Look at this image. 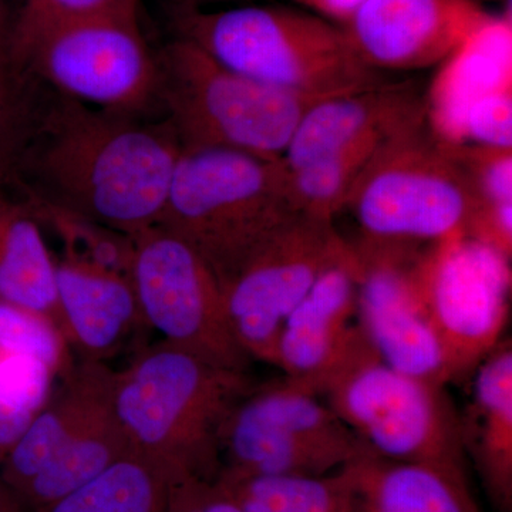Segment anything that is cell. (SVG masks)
<instances>
[{"mask_svg":"<svg viewBox=\"0 0 512 512\" xmlns=\"http://www.w3.org/2000/svg\"><path fill=\"white\" fill-rule=\"evenodd\" d=\"M0 350L40 360L63 375L74 359L72 349L52 319L12 303L0 301Z\"/></svg>","mask_w":512,"mask_h":512,"instance_id":"28","label":"cell"},{"mask_svg":"<svg viewBox=\"0 0 512 512\" xmlns=\"http://www.w3.org/2000/svg\"><path fill=\"white\" fill-rule=\"evenodd\" d=\"M299 8L311 10L316 15L343 25L366 0H291Z\"/></svg>","mask_w":512,"mask_h":512,"instance_id":"34","label":"cell"},{"mask_svg":"<svg viewBox=\"0 0 512 512\" xmlns=\"http://www.w3.org/2000/svg\"><path fill=\"white\" fill-rule=\"evenodd\" d=\"M165 512H244L218 480L170 484Z\"/></svg>","mask_w":512,"mask_h":512,"instance_id":"33","label":"cell"},{"mask_svg":"<svg viewBox=\"0 0 512 512\" xmlns=\"http://www.w3.org/2000/svg\"><path fill=\"white\" fill-rule=\"evenodd\" d=\"M367 451L318 393L284 376L259 383L229 414L220 476H326Z\"/></svg>","mask_w":512,"mask_h":512,"instance_id":"10","label":"cell"},{"mask_svg":"<svg viewBox=\"0 0 512 512\" xmlns=\"http://www.w3.org/2000/svg\"><path fill=\"white\" fill-rule=\"evenodd\" d=\"M466 140L480 146L512 148L511 87L485 94L467 110L461 124L460 144Z\"/></svg>","mask_w":512,"mask_h":512,"instance_id":"32","label":"cell"},{"mask_svg":"<svg viewBox=\"0 0 512 512\" xmlns=\"http://www.w3.org/2000/svg\"><path fill=\"white\" fill-rule=\"evenodd\" d=\"M218 483L244 512H359L350 464L319 477H229Z\"/></svg>","mask_w":512,"mask_h":512,"instance_id":"23","label":"cell"},{"mask_svg":"<svg viewBox=\"0 0 512 512\" xmlns=\"http://www.w3.org/2000/svg\"><path fill=\"white\" fill-rule=\"evenodd\" d=\"M178 37L242 76L285 92L335 97L383 83L336 23L282 5L174 10Z\"/></svg>","mask_w":512,"mask_h":512,"instance_id":"3","label":"cell"},{"mask_svg":"<svg viewBox=\"0 0 512 512\" xmlns=\"http://www.w3.org/2000/svg\"><path fill=\"white\" fill-rule=\"evenodd\" d=\"M181 144L167 121L96 109L33 80L9 188L128 237L157 227Z\"/></svg>","mask_w":512,"mask_h":512,"instance_id":"1","label":"cell"},{"mask_svg":"<svg viewBox=\"0 0 512 512\" xmlns=\"http://www.w3.org/2000/svg\"><path fill=\"white\" fill-rule=\"evenodd\" d=\"M444 146L466 175L477 205L512 204V148L447 143Z\"/></svg>","mask_w":512,"mask_h":512,"instance_id":"30","label":"cell"},{"mask_svg":"<svg viewBox=\"0 0 512 512\" xmlns=\"http://www.w3.org/2000/svg\"><path fill=\"white\" fill-rule=\"evenodd\" d=\"M282 158L183 148L157 227L190 245L228 284L249 256L295 217Z\"/></svg>","mask_w":512,"mask_h":512,"instance_id":"4","label":"cell"},{"mask_svg":"<svg viewBox=\"0 0 512 512\" xmlns=\"http://www.w3.org/2000/svg\"><path fill=\"white\" fill-rule=\"evenodd\" d=\"M138 0H25L10 42L26 39L39 30L97 16L138 18Z\"/></svg>","mask_w":512,"mask_h":512,"instance_id":"31","label":"cell"},{"mask_svg":"<svg viewBox=\"0 0 512 512\" xmlns=\"http://www.w3.org/2000/svg\"><path fill=\"white\" fill-rule=\"evenodd\" d=\"M359 281V255L350 244L286 319L275 362L285 377L315 392L316 384L338 362L355 332L352 320L357 313Z\"/></svg>","mask_w":512,"mask_h":512,"instance_id":"16","label":"cell"},{"mask_svg":"<svg viewBox=\"0 0 512 512\" xmlns=\"http://www.w3.org/2000/svg\"><path fill=\"white\" fill-rule=\"evenodd\" d=\"M426 111V99L413 82H383L329 97L306 111L282 160L289 171L298 170L357 141L394 130Z\"/></svg>","mask_w":512,"mask_h":512,"instance_id":"18","label":"cell"},{"mask_svg":"<svg viewBox=\"0 0 512 512\" xmlns=\"http://www.w3.org/2000/svg\"><path fill=\"white\" fill-rule=\"evenodd\" d=\"M315 392L375 456L466 473L461 416L446 386L387 365L359 325Z\"/></svg>","mask_w":512,"mask_h":512,"instance_id":"5","label":"cell"},{"mask_svg":"<svg viewBox=\"0 0 512 512\" xmlns=\"http://www.w3.org/2000/svg\"><path fill=\"white\" fill-rule=\"evenodd\" d=\"M511 16H497L444 62L426 99L427 120L434 136L460 144L467 110L495 90L511 87Z\"/></svg>","mask_w":512,"mask_h":512,"instance_id":"20","label":"cell"},{"mask_svg":"<svg viewBox=\"0 0 512 512\" xmlns=\"http://www.w3.org/2000/svg\"><path fill=\"white\" fill-rule=\"evenodd\" d=\"M168 488L165 474L128 456L55 503L29 512H165Z\"/></svg>","mask_w":512,"mask_h":512,"instance_id":"24","label":"cell"},{"mask_svg":"<svg viewBox=\"0 0 512 512\" xmlns=\"http://www.w3.org/2000/svg\"><path fill=\"white\" fill-rule=\"evenodd\" d=\"M473 403L460 417L466 456L498 512H512V345L501 339L474 372Z\"/></svg>","mask_w":512,"mask_h":512,"instance_id":"19","label":"cell"},{"mask_svg":"<svg viewBox=\"0 0 512 512\" xmlns=\"http://www.w3.org/2000/svg\"><path fill=\"white\" fill-rule=\"evenodd\" d=\"M114 382L106 363L83 359L56 377L45 406L0 463L22 512L55 503L134 456L114 407Z\"/></svg>","mask_w":512,"mask_h":512,"instance_id":"6","label":"cell"},{"mask_svg":"<svg viewBox=\"0 0 512 512\" xmlns=\"http://www.w3.org/2000/svg\"><path fill=\"white\" fill-rule=\"evenodd\" d=\"M258 384L249 372L210 365L163 342L116 372L114 407L134 456L170 484L214 481L225 421Z\"/></svg>","mask_w":512,"mask_h":512,"instance_id":"2","label":"cell"},{"mask_svg":"<svg viewBox=\"0 0 512 512\" xmlns=\"http://www.w3.org/2000/svg\"><path fill=\"white\" fill-rule=\"evenodd\" d=\"M481 0H366L340 28L372 69L443 64L490 25Z\"/></svg>","mask_w":512,"mask_h":512,"instance_id":"15","label":"cell"},{"mask_svg":"<svg viewBox=\"0 0 512 512\" xmlns=\"http://www.w3.org/2000/svg\"><path fill=\"white\" fill-rule=\"evenodd\" d=\"M359 512H481L467 473L367 451L350 463Z\"/></svg>","mask_w":512,"mask_h":512,"instance_id":"21","label":"cell"},{"mask_svg":"<svg viewBox=\"0 0 512 512\" xmlns=\"http://www.w3.org/2000/svg\"><path fill=\"white\" fill-rule=\"evenodd\" d=\"M55 380L40 360L0 350V463L45 406Z\"/></svg>","mask_w":512,"mask_h":512,"instance_id":"26","label":"cell"},{"mask_svg":"<svg viewBox=\"0 0 512 512\" xmlns=\"http://www.w3.org/2000/svg\"><path fill=\"white\" fill-rule=\"evenodd\" d=\"M333 220L298 214L276 229L224 286L239 345L274 365L286 319L323 271L348 251Z\"/></svg>","mask_w":512,"mask_h":512,"instance_id":"13","label":"cell"},{"mask_svg":"<svg viewBox=\"0 0 512 512\" xmlns=\"http://www.w3.org/2000/svg\"><path fill=\"white\" fill-rule=\"evenodd\" d=\"M476 207L466 175L434 136L426 111L377 148L345 210L355 215L363 238L421 245L466 234Z\"/></svg>","mask_w":512,"mask_h":512,"instance_id":"8","label":"cell"},{"mask_svg":"<svg viewBox=\"0 0 512 512\" xmlns=\"http://www.w3.org/2000/svg\"><path fill=\"white\" fill-rule=\"evenodd\" d=\"M0 301L42 313L63 332L56 259L43 228L18 195L0 184ZM64 335V333H63Z\"/></svg>","mask_w":512,"mask_h":512,"instance_id":"22","label":"cell"},{"mask_svg":"<svg viewBox=\"0 0 512 512\" xmlns=\"http://www.w3.org/2000/svg\"><path fill=\"white\" fill-rule=\"evenodd\" d=\"M0 2H2V0H0Z\"/></svg>","mask_w":512,"mask_h":512,"instance_id":"37","label":"cell"},{"mask_svg":"<svg viewBox=\"0 0 512 512\" xmlns=\"http://www.w3.org/2000/svg\"><path fill=\"white\" fill-rule=\"evenodd\" d=\"M8 56L20 73L96 109L143 117L158 106L157 57L148 50L138 18L57 23L10 42Z\"/></svg>","mask_w":512,"mask_h":512,"instance_id":"9","label":"cell"},{"mask_svg":"<svg viewBox=\"0 0 512 512\" xmlns=\"http://www.w3.org/2000/svg\"><path fill=\"white\" fill-rule=\"evenodd\" d=\"M130 281L144 320L164 342L210 365L249 372L254 360L232 330L220 279L183 239L161 227L133 237Z\"/></svg>","mask_w":512,"mask_h":512,"instance_id":"11","label":"cell"},{"mask_svg":"<svg viewBox=\"0 0 512 512\" xmlns=\"http://www.w3.org/2000/svg\"><path fill=\"white\" fill-rule=\"evenodd\" d=\"M419 276L448 383L460 382L503 339L510 315L511 259L461 232L423 251Z\"/></svg>","mask_w":512,"mask_h":512,"instance_id":"12","label":"cell"},{"mask_svg":"<svg viewBox=\"0 0 512 512\" xmlns=\"http://www.w3.org/2000/svg\"><path fill=\"white\" fill-rule=\"evenodd\" d=\"M156 57L158 106L183 148L282 158L306 111L329 99L256 82L181 37Z\"/></svg>","mask_w":512,"mask_h":512,"instance_id":"7","label":"cell"},{"mask_svg":"<svg viewBox=\"0 0 512 512\" xmlns=\"http://www.w3.org/2000/svg\"><path fill=\"white\" fill-rule=\"evenodd\" d=\"M33 80L0 56V184L8 185L32 111Z\"/></svg>","mask_w":512,"mask_h":512,"instance_id":"29","label":"cell"},{"mask_svg":"<svg viewBox=\"0 0 512 512\" xmlns=\"http://www.w3.org/2000/svg\"><path fill=\"white\" fill-rule=\"evenodd\" d=\"M397 128L367 137L305 167L289 171L288 195L293 211L333 220L338 212L345 210L353 185L375 156L377 148Z\"/></svg>","mask_w":512,"mask_h":512,"instance_id":"25","label":"cell"},{"mask_svg":"<svg viewBox=\"0 0 512 512\" xmlns=\"http://www.w3.org/2000/svg\"><path fill=\"white\" fill-rule=\"evenodd\" d=\"M20 200L28 205L40 227L49 228L59 238L62 256L130 276L133 238L46 202Z\"/></svg>","mask_w":512,"mask_h":512,"instance_id":"27","label":"cell"},{"mask_svg":"<svg viewBox=\"0 0 512 512\" xmlns=\"http://www.w3.org/2000/svg\"><path fill=\"white\" fill-rule=\"evenodd\" d=\"M0 512H22L2 478H0Z\"/></svg>","mask_w":512,"mask_h":512,"instance_id":"36","label":"cell"},{"mask_svg":"<svg viewBox=\"0 0 512 512\" xmlns=\"http://www.w3.org/2000/svg\"><path fill=\"white\" fill-rule=\"evenodd\" d=\"M56 292L64 336L79 359L104 363L148 326L130 276L60 256Z\"/></svg>","mask_w":512,"mask_h":512,"instance_id":"17","label":"cell"},{"mask_svg":"<svg viewBox=\"0 0 512 512\" xmlns=\"http://www.w3.org/2000/svg\"><path fill=\"white\" fill-rule=\"evenodd\" d=\"M222 2H251V0H174V10H205L207 6Z\"/></svg>","mask_w":512,"mask_h":512,"instance_id":"35","label":"cell"},{"mask_svg":"<svg viewBox=\"0 0 512 512\" xmlns=\"http://www.w3.org/2000/svg\"><path fill=\"white\" fill-rule=\"evenodd\" d=\"M357 313L384 362L404 375L447 386L446 360L424 306L420 245L362 238Z\"/></svg>","mask_w":512,"mask_h":512,"instance_id":"14","label":"cell"}]
</instances>
